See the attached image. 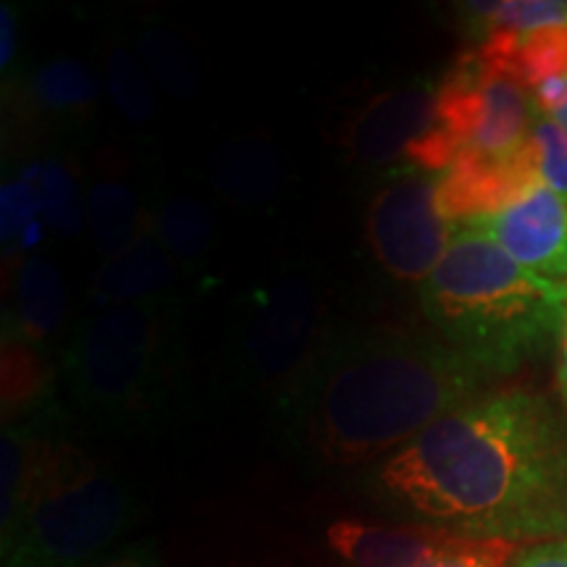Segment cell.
Segmentation results:
<instances>
[{
  "instance_id": "6da1fadb",
  "label": "cell",
  "mask_w": 567,
  "mask_h": 567,
  "mask_svg": "<svg viewBox=\"0 0 567 567\" xmlns=\"http://www.w3.org/2000/svg\"><path fill=\"white\" fill-rule=\"evenodd\" d=\"M365 494L402 526L555 542L567 536V423L526 389L481 394L371 465Z\"/></svg>"
},
{
  "instance_id": "7a4b0ae2",
  "label": "cell",
  "mask_w": 567,
  "mask_h": 567,
  "mask_svg": "<svg viewBox=\"0 0 567 567\" xmlns=\"http://www.w3.org/2000/svg\"><path fill=\"white\" fill-rule=\"evenodd\" d=\"M486 381L439 337L350 331L329 339L281 408L289 436L310 457L375 465L481 396Z\"/></svg>"
},
{
  "instance_id": "3957f363",
  "label": "cell",
  "mask_w": 567,
  "mask_h": 567,
  "mask_svg": "<svg viewBox=\"0 0 567 567\" xmlns=\"http://www.w3.org/2000/svg\"><path fill=\"white\" fill-rule=\"evenodd\" d=\"M417 295L436 337L486 379L515 373L547 350L567 313V281L530 271L463 226Z\"/></svg>"
},
{
  "instance_id": "277c9868",
  "label": "cell",
  "mask_w": 567,
  "mask_h": 567,
  "mask_svg": "<svg viewBox=\"0 0 567 567\" xmlns=\"http://www.w3.org/2000/svg\"><path fill=\"white\" fill-rule=\"evenodd\" d=\"M137 505L122 481L87 452L48 444L24 520L3 551V567H90L122 547Z\"/></svg>"
},
{
  "instance_id": "5b68a950",
  "label": "cell",
  "mask_w": 567,
  "mask_h": 567,
  "mask_svg": "<svg viewBox=\"0 0 567 567\" xmlns=\"http://www.w3.org/2000/svg\"><path fill=\"white\" fill-rule=\"evenodd\" d=\"M176 316L179 300L163 295L84 318L66 354L76 408L113 423L145 413L158 396Z\"/></svg>"
},
{
  "instance_id": "8992f818",
  "label": "cell",
  "mask_w": 567,
  "mask_h": 567,
  "mask_svg": "<svg viewBox=\"0 0 567 567\" xmlns=\"http://www.w3.org/2000/svg\"><path fill=\"white\" fill-rule=\"evenodd\" d=\"M329 302L308 276H281L243 302L234 354L243 379L284 400L329 344Z\"/></svg>"
},
{
  "instance_id": "52a82bcc",
  "label": "cell",
  "mask_w": 567,
  "mask_h": 567,
  "mask_svg": "<svg viewBox=\"0 0 567 567\" xmlns=\"http://www.w3.org/2000/svg\"><path fill=\"white\" fill-rule=\"evenodd\" d=\"M436 87L439 122L457 142L460 155L515 161L530 147L534 92L478 51L460 55Z\"/></svg>"
},
{
  "instance_id": "ba28073f",
  "label": "cell",
  "mask_w": 567,
  "mask_h": 567,
  "mask_svg": "<svg viewBox=\"0 0 567 567\" xmlns=\"http://www.w3.org/2000/svg\"><path fill=\"white\" fill-rule=\"evenodd\" d=\"M457 226L439 208L436 174L400 166L373 189L365 239L381 271L400 284H421L436 271Z\"/></svg>"
},
{
  "instance_id": "9c48e42d",
  "label": "cell",
  "mask_w": 567,
  "mask_h": 567,
  "mask_svg": "<svg viewBox=\"0 0 567 567\" xmlns=\"http://www.w3.org/2000/svg\"><path fill=\"white\" fill-rule=\"evenodd\" d=\"M342 142L350 161L360 166L408 163L442 174L460 155L457 142L439 122L434 80H413L373 95L352 113Z\"/></svg>"
},
{
  "instance_id": "30bf717a",
  "label": "cell",
  "mask_w": 567,
  "mask_h": 567,
  "mask_svg": "<svg viewBox=\"0 0 567 567\" xmlns=\"http://www.w3.org/2000/svg\"><path fill=\"white\" fill-rule=\"evenodd\" d=\"M463 229L486 234L496 247L530 271L567 279V200L551 193L547 184L536 182L502 208Z\"/></svg>"
},
{
  "instance_id": "8fae6325",
  "label": "cell",
  "mask_w": 567,
  "mask_h": 567,
  "mask_svg": "<svg viewBox=\"0 0 567 567\" xmlns=\"http://www.w3.org/2000/svg\"><path fill=\"white\" fill-rule=\"evenodd\" d=\"M538 182L534 151L515 161H488L457 155L446 172L436 174L439 208L446 221L465 226L515 200Z\"/></svg>"
},
{
  "instance_id": "7c38bea8",
  "label": "cell",
  "mask_w": 567,
  "mask_h": 567,
  "mask_svg": "<svg viewBox=\"0 0 567 567\" xmlns=\"http://www.w3.org/2000/svg\"><path fill=\"white\" fill-rule=\"evenodd\" d=\"M69 316L66 284L55 264L27 258L11 284V308L3 316V342L40 347L63 329Z\"/></svg>"
},
{
  "instance_id": "4fadbf2b",
  "label": "cell",
  "mask_w": 567,
  "mask_h": 567,
  "mask_svg": "<svg viewBox=\"0 0 567 567\" xmlns=\"http://www.w3.org/2000/svg\"><path fill=\"white\" fill-rule=\"evenodd\" d=\"M182 268L166 247L158 243L153 226L142 234L130 250L105 260L90 281V302L97 310L116 308V305L145 302L153 297L168 295L174 284H179Z\"/></svg>"
},
{
  "instance_id": "5bb4252c",
  "label": "cell",
  "mask_w": 567,
  "mask_h": 567,
  "mask_svg": "<svg viewBox=\"0 0 567 567\" xmlns=\"http://www.w3.org/2000/svg\"><path fill=\"white\" fill-rule=\"evenodd\" d=\"M444 534L446 530L423 526L337 520L326 530V544L350 567H421L434 555Z\"/></svg>"
},
{
  "instance_id": "9a60e30c",
  "label": "cell",
  "mask_w": 567,
  "mask_h": 567,
  "mask_svg": "<svg viewBox=\"0 0 567 567\" xmlns=\"http://www.w3.org/2000/svg\"><path fill=\"white\" fill-rule=\"evenodd\" d=\"M287 179L279 145L266 137L224 142L210 158V184L229 203L260 208L276 200Z\"/></svg>"
},
{
  "instance_id": "2e32d148",
  "label": "cell",
  "mask_w": 567,
  "mask_h": 567,
  "mask_svg": "<svg viewBox=\"0 0 567 567\" xmlns=\"http://www.w3.org/2000/svg\"><path fill=\"white\" fill-rule=\"evenodd\" d=\"M53 439L45 434V423L24 417L3 425L0 439V555L13 544V536L24 520L27 505L38 484L42 457Z\"/></svg>"
},
{
  "instance_id": "e0dca14e",
  "label": "cell",
  "mask_w": 567,
  "mask_h": 567,
  "mask_svg": "<svg viewBox=\"0 0 567 567\" xmlns=\"http://www.w3.org/2000/svg\"><path fill=\"white\" fill-rule=\"evenodd\" d=\"M478 53L494 69L507 71L534 90L555 76H567V24L526 34L492 32L481 42Z\"/></svg>"
},
{
  "instance_id": "ac0fdd59",
  "label": "cell",
  "mask_w": 567,
  "mask_h": 567,
  "mask_svg": "<svg viewBox=\"0 0 567 567\" xmlns=\"http://www.w3.org/2000/svg\"><path fill=\"white\" fill-rule=\"evenodd\" d=\"M84 210H87L92 243L105 260L130 250L153 226V218L142 210L132 184L116 176L92 182Z\"/></svg>"
},
{
  "instance_id": "d6986e66",
  "label": "cell",
  "mask_w": 567,
  "mask_h": 567,
  "mask_svg": "<svg viewBox=\"0 0 567 567\" xmlns=\"http://www.w3.org/2000/svg\"><path fill=\"white\" fill-rule=\"evenodd\" d=\"M137 55L168 97L187 101L200 90L203 66L187 38L163 19H147L137 30Z\"/></svg>"
},
{
  "instance_id": "ffe728a7",
  "label": "cell",
  "mask_w": 567,
  "mask_h": 567,
  "mask_svg": "<svg viewBox=\"0 0 567 567\" xmlns=\"http://www.w3.org/2000/svg\"><path fill=\"white\" fill-rule=\"evenodd\" d=\"M27 97L45 116L59 122H80L95 111L101 92L92 71L82 61L59 55L42 63L30 76Z\"/></svg>"
},
{
  "instance_id": "44dd1931",
  "label": "cell",
  "mask_w": 567,
  "mask_h": 567,
  "mask_svg": "<svg viewBox=\"0 0 567 567\" xmlns=\"http://www.w3.org/2000/svg\"><path fill=\"white\" fill-rule=\"evenodd\" d=\"M153 231L176 264H200L216 239V216L203 200L174 195L161 203L153 218Z\"/></svg>"
},
{
  "instance_id": "7402d4cb",
  "label": "cell",
  "mask_w": 567,
  "mask_h": 567,
  "mask_svg": "<svg viewBox=\"0 0 567 567\" xmlns=\"http://www.w3.org/2000/svg\"><path fill=\"white\" fill-rule=\"evenodd\" d=\"M51 365L38 354V347L3 342V421H24L42 408L51 392Z\"/></svg>"
},
{
  "instance_id": "603a6c76",
  "label": "cell",
  "mask_w": 567,
  "mask_h": 567,
  "mask_svg": "<svg viewBox=\"0 0 567 567\" xmlns=\"http://www.w3.org/2000/svg\"><path fill=\"white\" fill-rule=\"evenodd\" d=\"M105 63V90L113 105L130 124H147L158 111L155 92L147 82L140 61L130 53L122 40H111L103 55Z\"/></svg>"
},
{
  "instance_id": "cb8c5ba5",
  "label": "cell",
  "mask_w": 567,
  "mask_h": 567,
  "mask_svg": "<svg viewBox=\"0 0 567 567\" xmlns=\"http://www.w3.org/2000/svg\"><path fill=\"white\" fill-rule=\"evenodd\" d=\"M27 176H30L34 189H38L45 221L55 231L63 234V237L80 234L84 218H87V210H84L80 195H76V182L69 168L61 161L45 158L30 166Z\"/></svg>"
},
{
  "instance_id": "d4e9b609",
  "label": "cell",
  "mask_w": 567,
  "mask_h": 567,
  "mask_svg": "<svg viewBox=\"0 0 567 567\" xmlns=\"http://www.w3.org/2000/svg\"><path fill=\"white\" fill-rule=\"evenodd\" d=\"M517 555L520 544L444 534L442 544L421 567H513Z\"/></svg>"
},
{
  "instance_id": "484cf974",
  "label": "cell",
  "mask_w": 567,
  "mask_h": 567,
  "mask_svg": "<svg viewBox=\"0 0 567 567\" xmlns=\"http://www.w3.org/2000/svg\"><path fill=\"white\" fill-rule=\"evenodd\" d=\"M530 151H534L538 182L567 200V134L538 105L530 124Z\"/></svg>"
},
{
  "instance_id": "4316f807",
  "label": "cell",
  "mask_w": 567,
  "mask_h": 567,
  "mask_svg": "<svg viewBox=\"0 0 567 567\" xmlns=\"http://www.w3.org/2000/svg\"><path fill=\"white\" fill-rule=\"evenodd\" d=\"M3 224H0V234H3L6 250H17L19 245H27L24 239L38 224V216H42V205L38 197V189L30 182V176H19V179L3 184Z\"/></svg>"
},
{
  "instance_id": "83f0119b",
  "label": "cell",
  "mask_w": 567,
  "mask_h": 567,
  "mask_svg": "<svg viewBox=\"0 0 567 567\" xmlns=\"http://www.w3.org/2000/svg\"><path fill=\"white\" fill-rule=\"evenodd\" d=\"M90 567H166L155 542H126Z\"/></svg>"
},
{
  "instance_id": "f1b7e54d",
  "label": "cell",
  "mask_w": 567,
  "mask_h": 567,
  "mask_svg": "<svg viewBox=\"0 0 567 567\" xmlns=\"http://www.w3.org/2000/svg\"><path fill=\"white\" fill-rule=\"evenodd\" d=\"M530 92H534V101L538 109L549 113L567 134V76H555V80L536 84Z\"/></svg>"
},
{
  "instance_id": "f546056e",
  "label": "cell",
  "mask_w": 567,
  "mask_h": 567,
  "mask_svg": "<svg viewBox=\"0 0 567 567\" xmlns=\"http://www.w3.org/2000/svg\"><path fill=\"white\" fill-rule=\"evenodd\" d=\"M513 567H567V536L520 549Z\"/></svg>"
},
{
  "instance_id": "4dcf8cb0",
  "label": "cell",
  "mask_w": 567,
  "mask_h": 567,
  "mask_svg": "<svg viewBox=\"0 0 567 567\" xmlns=\"http://www.w3.org/2000/svg\"><path fill=\"white\" fill-rule=\"evenodd\" d=\"M17 11H13L9 3H3V11H0V69L3 71H9L13 55H17Z\"/></svg>"
},
{
  "instance_id": "1f68e13d",
  "label": "cell",
  "mask_w": 567,
  "mask_h": 567,
  "mask_svg": "<svg viewBox=\"0 0 567 567\" xmlns=\"http://www.w3.org/2000/svg\"><path fill=\"white\" fill-rule=\"evenodd\" d=\"M557 344H559V365H557V381H559V394H563V402H565V408H567V313H565L563 329H559Z\"/></svg>"
}]
</instances>
